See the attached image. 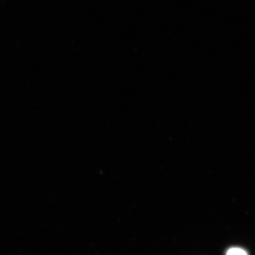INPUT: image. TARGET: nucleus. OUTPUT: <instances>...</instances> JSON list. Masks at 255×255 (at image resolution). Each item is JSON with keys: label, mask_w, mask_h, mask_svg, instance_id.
I'll return each mask as SVG.
<instances>
[{"label": "nucleus", "mask_w": 255, "mask_h": 255, "mask_svg": "<svg viewBox=\"0 0 255 255\" xmlns=\"http://www.w3.org/2000/svg\"><path fill=\"white\" fill-rule=\"evenodd\" d=\"M226 255H248L244 250L241 248H233L230 249L226 253Z\"/></svg>", "instance_id": "f257e3e1"}]
</instances>
